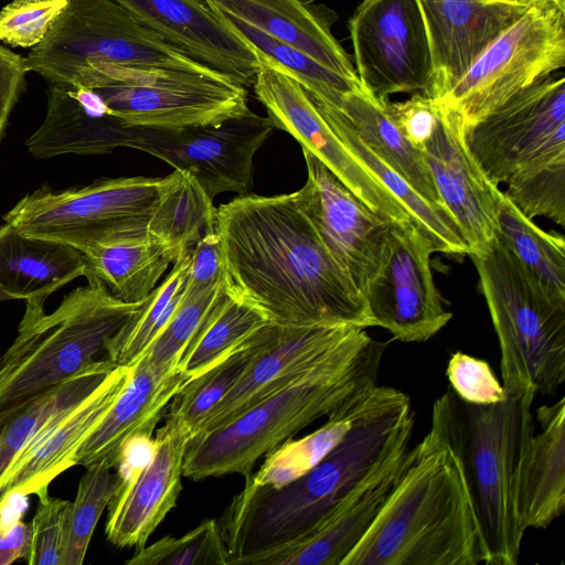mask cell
Returning <instances> with one entry per match:
<instances>
[{
	"label": "cell",
	"mask_w": 565,
	"mask_h": 565,
	"mask_svg": "<svg viewBox=\"0 0 565 565\" xmlns=\"http://www.w3.org/2000/svg\"><path fill=\"white\" fill-rule=\"evenodd\" d=\"M88 286L125 302L145 301L168 267L180 257L163 243L146 237L84 252Z\"/></svg>",
	"instance_id": "cell-29"
},
{
	"label": "cell",
	"mask_w": 565,
	"mask_h": 565,
	"mask_svg": "<svg viewBox=\"0 0 565 565\" xmlns=\"http://www.w3.org/2000/svg\"><path fill=\"white\" fill-rule=\"evenodd\" d=\"M387 342L354 328L326 358L244 411L224 426L193 436L183 477L253 473L258 459L315 420L328 416L351 395L377 384Z\"/></svg>",
	"instance_id": "cell-3"
},
{
	"label": "cell",
	"mask_w": 565,
	"mask_h": 565,
	"mask_svg": "<svg viewBox=\"0 0 565 565\" xmlns=\"http://www.w3.org/2000/svg\"><path fill=\"white\" fill-rule=\"evenodd\" d=\"M70 85L94 90L108 115L131 127L180 129L215 125L252 111L247 88L196 72L90 63Z\"/></svg>",
	"instance_id": "cell-9"
},
{
	"label": "cell",
	"mask_w": 565,
	"mask_h": 565,
	"mask_svg": "<svg viewBox=\"0 0 565 565\" xmlns=\"http://www.w3.org/2000/svg\"><path fill=\"white\" fill-rule=\"evenodd\" d=\"M354 328L359 327L330 322H274L265 347L248 371L207 414L195 435L226 425L265 396L285 386L326 358Z\"/></svg>",
	"instance_id": "cell-21"
},
{
	"label": "cell",
	"mask_w": 565,
	"mask_h": 565,
	"mask_svg": "<svg viewBox=\"0 0 565 565\" xmlns=\"http://www.w3.org/2000/svg\"><path fill=\"white\" fill-rule=\"evenodd\" d=\"M227 288L280 324L374 327L363 296L294 193L237 195L216 207Z\"/></svg>",
	"instance_id": "cell-1"
},
{
	"label": "cell",
	"mask_w": 565,
	"mask_h": 565,
	"mask_svg": "<svg viewBox=\"0 0 565 565\" xmlns=\"http://www.w3.org/2000/svg\"><path fill=\"white\" fill-rule=\"evenodd\" d=\"M150 226V237L172 248L178 256L193 248L216 230V207L190 173L174 170Z\"/></svg>",
	"instance_id": "cell-35"
},
{
	"label": "cell",
	"mask_w": 565,
	"mask_h": 565,
	"mask_svg": "<svg viewBox=\"0 0 565 565\" xmlns=\"http://www.w3.org/2000/svg\"><path fill=\"white\" fill-rule=\"evenodd\" d=\"M311 99L351 153L406 207L434 252L458 256L470 254L457 222L448 212L427 202L398 173L380 160L362 142L338 108Z\"/></svg>",
	"instance_id": "cell-32"
},
{
	"label": "cell",
	"mask_w": 565,
	"mask_h": 565,
	"mask_svg": "<svg viewBox=\"0 0 565 565\" xmlns=\"http://www.w3.org/2000/svg\"><path fill=\"white\" fill-rule=\"evenodd\" d=\"M191 380L182 369L161 371L139 359L110 409L79 446L74 466L106 460L114 468L125 441L141 433L154 434L173 397Z\"/></svg>",
	"instance_id": "cell-25"
},
{
	"label": "cell",
	"mask_w": 565,
	"mask_h": 565,
	"mask_svg": "<svg viewBox=\"0 0 565 565\" xmlns=\"http://www.w3.org/2000/svg\"><path fill=\"white\" fill-rule=\"evenodd\" d=\"M391 386L375 384L351 395L328 415L326 424L300 439H287L265 455L260 468L250 475L256 484L279 488L317 466L348 434L354 423L376 407Z\"/></svg>",
	"instance_id": "cell-31"
},
{
	"label": "cell",
	"mask_w": 565,
	"mask_h": 565,
	"mask_svg": "<svg viewBox=\"0 0 565 565\" xmlns=\"http://www.w3.org/2000/svg\"><path fill=\"white\" fill-rule=\"evenodd\" d=\"M273 129L268 117L253 111L215 125L180 129L126 126L122 147L190 173L213 201L224 192L249 193L254 156Z\"/></svg>",
	"instance_id": "cell-14"
},
{
	"label": "cell",
	"mask_w": 565,
	"mask_h": 565,
	"mask_svg": "<svg viewBox=\"0 0 565 565\" xmlns=\"http://www.w3.org/2000/svg\"><path fill=\"white\" fill-rule=\"evenodd\" d=\"M417 1L429 41L438 100L533 0Z\"/></svg>",
	"instance_id": "cell-22"
},
{
	"label": "cell",
	"mask_w": 565,
	"mask_h": 565,
	"mask_svg": "<svg viewBox=\"0 0 565 565\" xmlns=\"http://www.w3.org/2000/svg\"><path fill=\"white\" fill-rule=\"evenodd\" d=\"M225 285L226 280L194 296L184 292L174 313L141 358L161 371L181 369L180 363L185 351L217 302Z\"/></svg>",
	"instance_id": "cell-42"
},
{
	"label": "cell",
	"mask_w": 565,
	"mask_h": 565,
	"mask_svg": "<svg viewBox=\"0 0 565 565\" xmlns=\"http://www.w3.org/2000/svg\"><path fill=\"white\" fill-rule=\"evenodd\" d=\"M497 223L498 235L512 254L546 285L565 295L564 237L540 228L505 195L499 206Z\"/></svg>",
	"instance_id": "cell-39"
},
{
	"label": "cell",
	"mask_w": 565,
	"mask_h": 565,
	"mask_svg": "<svg viewBox=\"0 0 565 565\" xmlns=\"http://www.w3.org/2000/svg\"><path fill=\"white\" fill-rule=\"evenodd\" d=\"M225 280L223 249L215 230L202 236L191 250L185 294L199 295Z\"/></svg>",
	"instance_id": "cell-48"
},
{
	"label": "cell",
	"mask_w": 565,
	"mask_h": 565,
	"mask_svg": "<svg viewBox=\"0 0 565 565\" xmlns=\"http://www.w3.org/2000/svg\"><path fill=\"white\" fill-rule=\"evenodd\" d=\"M157 439L153 434L141 433L130 437L121 446L114 468L117 469V488L128 486L151 462L157 451Z\"/></svg>",
	"instance_id": "cell-50"
},
{
	"label": "cell",
	"mask_w": 565,
	"mask_h": 565,
	"mask_svg": "<svg viewBox=\"0 0 565 565\" xmlns=\"http://www.w3.org/2000/svg\"><path fill=\"white\" fill-rule=\"evenodd\" d=\"M106 460L86 466L75 499L62 513L60 565L83 564L94 530L117 488L116 475Z\"/></svg>",
	"instance_id": "cell-40"
},
{
	"label": "cell",
	"mask_w": 565,
	"mask_h": 565,
	"mask_svg": "<svg viewBox=\"0 0 565 565\" xmlns=\"http://www.w3.org/2000/svg\"><path fill=\"white\" fill-rule=\"evenodd\" d=\"M409 397L392 387L358 419L311 470L279 488L256 484L250 475L218 522L228 565L287 543L323 520L352 491L409 446L414 428Z\"/></svg>",
	"instance_id": "cell-2"
},
{
	"label": "cell",
	"mask_w": 565,
	"mask_h": 565,
	"mask_svg": "<svg viewBox=\"0 0 565 565\" xmlns=\"http://www.w3.org/2000/svg\"><path fill=\"white\" fill-rule=\"evenodd\" d=\"M191 250L172 265L163 281L106 344L107 358L119 365H134L170 320L186 286Z\"/></svg>",
	"instance_id": "cell-36"
},
{
	"label": "cell",
	"mask_w": 565,
	"mask_h": 565,
	"mask_svg": "<svg viewBox=\"0 0 565 565\" xmlns=\"http://www.w3.org/2000/svg\"><path fill=\"white\" fill-rule=\"evenodd\" d=\"M67 0H13L0 10V42L32 49L40 44L64 12Z\"/></svg>",
	"instance_id": "cell-44"
},
{
	"label": "cell",
	"mask_w": 565,
	"mask_h": 565,
	"mask_svg": "<svg viewBox=\"0 0 565 565\" xmlns=\"http://www.w3.org/2000/svg\"><path fill=\"white\" fill-rule=\"evenodd\" d=\"M85 254L54 239L0 226V291L9 299L45 303L50 295L84 275Z\"/></svg>",
	"instance_id": "cell-28"
},
{
	"label": "cell",
	"mask_w": 565,
	"mask_h": 565,
	"mask_svg": "<svg viewBox=\"0 0 565 565\" xmlns=\"http://www.w3.org/2000/svg\"><path fill=\"white\" fill-rule=\"evenodd\" d=\"M541 430L524 452L516 505L523 527L546 529L565 508V398L536 411Z\"/></svg>",
	"instance_id": "cell-27"
},
{
	"label": "cell",
	"mask_w": 565,
	"mask_h": 565,
	"mask_svg": "<svg viewBox=\"0 0 565 565\" xmlns=\"http://www.w3.org/2000/svg\"><path fill=\"white\" fill-rule=\"evenodd\" d=\"M439 106L437 127L423 147L424 158L444 207L469 246V255L477 254L498 235L497 215L504 194L470 153L462 118Z\"/></svg>",
	"instance_id": "cell-18"
},
{
	"label": "cell",
	"mask_w": 565,
	"mask_h": 565,
	"mask_svg": "<svg viewBox=\"0 0 565 565\" xmlns=\"http://www.w3.org/2000/svg\"><path fill=\"white\" fill-rule=\"evenodd\" d=\"M224 12L287 44L323 66L360 82L352 61L331 31L332 17L307 0H204Z\"/></svg>",
	"instance_id": "cell-26"
},
{
	"label": "cell",
	"mask_w": 565,
	"mask_h": 565,
	"mask_svg": "<svg viewBox=\"0 0 565 565\" xmlns=\"http://www.w3.org/2000/svg\"><path fill=\"white\" fill-rule=\"evenodd\" d=\"M411 458L408 446L300 536L243 558L238 565H342L366 534Z\"/></svg>",
	"instance_id": "cell-20"
},
{
	"label": "cell",
	"mask_w": 565,
	"mask_h": 565,
	"mask_svg": "<svg viewBox=\"0 0 565 565\" xmlns=\"http://www.w3.org/2000/svg\"><path fill=\"white\" fill-rule=\"evenodd\" d=\"M446 375L451 390L467 403L490 405L507 396L489 363L461 351L451 354Z\"/></svg>",
	"instance_id": "cell-45"
},
{
	"label": "cell",
	"mask_w": 565,
	"mask_h": 565,
	"mask_svg": "<svg viewBox=\"0 0 565 565\" xmlns=\"http://www.w3.org/2000/svg\"><path fill=\"white\" fill-rule=\"evenodd\" d=\"M565 65V0H533L437 102L473 122Z\"/></svg>",
	"instance_id": "cell-11"
},
{
	"label": "cell",
	"mask_w": 565,
	"mask_h": 565,
	"mask_svg": "<svg viewBox=\"0 0 565 565\" xmlns=\"http://www.w3.org/2000/svg\"><path fill=\"white\" fill-rule=\"evenodd\" d=\"M164 178H104L85 186L39 188L2 220L18 231L72 245L82 252L150 236L170 184Z\"/></svg>",
	"instance_id": "cell-8"
},
{
	"label": "cell",
	"mask_w": 565,
	"mask_h": 565,
	"mask_svg": "<svg viewBox=\"0 0 565 565\" xmlns=\"http://www.w3.org/2000/svg\"><path fill=\"white\" fill-rule=\"evenodd\" d=\"M116 365L108 358L96 360L44 393L0 411V477L41 428L82 402Z\"/></svg>",
	"instance_id": "cell-33"
},
{
	"label": "cell",
	"mask_w": 565,
	"mask_h": 565,
	"mask_svg": "<svg viewBox=\"0 0 565 565\" xmlns=\"http://www.w3.org/2000/svg\"><path fill=\"white\" fill-rule=\"evenodd\" d=\"M25 57L0 44V142L9 118L26 88Z\"/></svg>",
	"instance_id": "cell-49"
},
{
	"label": "cell",
	"mask_w": 565,
	"mask_h": 565,
	"mask_svg": "<svg viewBox=\"0 0 565 565\" xmlns=\"http://www.w3.org/2000/svg\"><path fill=\"white\" fill-rule=\"evenodd\" d=\"M384 106L387 115L406 139L423 150L439 120L440 106L437 100L422 94H414L404 102L387 100Z\"/></svg>",
	"instance_id": "cell-47"
},
{
	"label": "cell",
	"mask_w": 565,
	"mask_h": 565,
	"mask_svg": "<svg viewBox=\"0 0 565 565\" xmlns=\"http://www.w3.org/2000/svg\"><path fill=\"white\" fill-rule=\"evenodd\" d=\"M302 153L307 181L294 192L296 203L363 296L383 264L395 222L372 211L308 150Z\"/></svg>",
	"instance_id": "cell-17"
},
{
	"label": "cell",
	"mask_w": 565,
	"mask_h": 565,
	"mask_svg": "<svg viewBox=\"0 0 565 565\" xmlns=\"http://www.w3.org/2000/svg\"><path fill=\"white\" fill-rule=\"evenodd\" d=\"M127 565H228L217 520L202 521L180 537L164 536L136 550Z\"/></svg>",
	"instance_id": "cell-43"
},
{
	"label": "cell",
	"mask_w": 565,
	"mask_h": 565,
	"mask_svg": "<svg viewBox=\"0 0 565 565\" xmlns=\"http://www.w3.org/2000/svg\"><path fill=\"white\" fill-rule=\"evenodd\" d=\"M31 525L21 519L4 524L0 520V565H9L20 558L26 561L31 546Z\"/></svg>",
	"instance_id": "cell-51"
},
{
	"label": "cell",
	"mask_w": 565,
	"mask_h": 565,
	"mask_svg": "<svg viewBox=\"0 0 565 565\" xmlns=\"http://www.w3.org/2000/svg\"><path fill=\"white\" fill-rule=\"evenodd\" d=\"M151 462L108 504L105 533L118 547H143L182 491L183 462L192 433L179 418L166 416L156 434Z\"/></svg>",
	"instance_id": "cell-23"
},
{
	"label": "cell",
	"mask_w": 565,
	"mask_h": 565,
	"mask_svg": "<svg viewBox=\"0 0 565 565\" xmlns=\"http://www.w3.org/2000/svg\"><path fill=\"white\" fill-rule=\"evenodd\" d=\"M213 11L231 33L249 47L276 62L303 87L311 98L338 107L344 94L364 89L360 82L352 81L323 66L309 55L270 38L232 15Z\"/></svg>",
	"instance_id": "cell-38"
},
{
	"label": "cell",
	"mask_w": 565,
	"mask_h": 565,
	"mask_svg": "<svg viewBox=\"0 0 565 565\" xmlns=\"http://www.w3.org/2000/svg\"><path fill=\"white\" fill-rule=\"evenodd\" d=\"M90 63L154 66L230 79L139 23L114 0H67L47 36L25 56L26 67L47 84H71Z\"/></svg>",
	"instance_id": "cell-10"
},
{
	"label": "cell",
	"mask_w": 565,
	"mask_h": 565,
	"mask_svg": "<svg viewBox=\"0 0 565 565\" xmlns=\"http://www.w3.org/2000/svg\"><path fill=\"white\" fill-rule=\"evenodd\" d=\"M486 562L459 461L429 433L380 514L342 565H477Z\"/></svg>",
	"instance_id": "cell-4"
},
{
	"label": "cell",
	"mask_w": 565,
	"mask_h": 565,
	"mask_svg": "<svg viewBox=\"0 0 565 565\" xmlns=\"http://www.w3.org/2000/svg\"><path fill=\"white\" fill-rule=\"evenodd\" d=\"M254 52L259 64L254 93L273 127L291 135L376 214L396 223L414 221L406 207L345 147L303 87L276 62Z\"/></svg>",
	"instance_id": "cell-15"
},
{
	"label": "cell",
	"mask_w": 565,
	"mask_h": 565,
	"mask_svg": "<svg viewBox=\"0 0 565 565\" xmlns=\"http://www.w3.org/2000/svg\"><path fill=\"white\" fill-rule=\"evenodd\" d=\"M355 73L381 103L398 93L435 99L425 21L417 0H364L349 21Z\"/></svg>",
	"instance_id": "cell-13"
},
{
	"label": "cell",
	"mask_w": 565,
	"mask_h": 565,
	"mask_svg": "<svg viewBox=\"0 0 565 565\" xmlns=\"http://www.w3.org/2000/svg\"><path fill=\"white\" fill-rule=\"evenodd\" d=\"M535 391L507 392L504 399L476 405L449 386L431 411L429 434L459 461L477 520L487 565H515L525 533L516 505L518 480L534 435Z\"/></svg>",
	"instance_id": "cell-5"
},
{
	"label": "cell",
	"mask_w": 565,
	"mask_h": 565,
	"mask_svg": "<svg viewBox=\"0 0 565 565\" xmlns=\"http://www.w3.org/2000/svg\"><path fill=\"white\" fill-rule=\"evenodd\" d=\"M465 142L499 185L522 168L565 156V78L553 73L463 126Z\"/></svg>",
	"instance_id": "cell-12"
},
{
	"label": "cell",
	"mask_w": 565,
	"mask_h": 565,
	"mask_svg": "<svg viewBox=\"0 0 565 565\" xmlns=\"http://www.w3.org/2000/svg\"><path fill=\"white\" fill-rule=\"evenodd\" d=\"M273 319L227 285L185 351L180 367L191 379L209 371Z\"/></svg>",
	"instance_id": "cell-34"
},
{
	"label": "cell",
	"mask_w": 565,
	"mask_h": 565,
	"mask_svg": "<svg viewBox=\"0 0 565 565\" xmlns=\"http://www.w3.org/2000/svg\"><path fill=\"white\" fill-rule=\"evenodd\" d=\"M39 504L32 519L31 546L26 563L30 565H60L62 513L67 501L49 493L38 497Z\"/></svg>",
	"instance_id": "cell-46"
},
{
	"label": "cell",
	"mask_w": 565,
	"mask_h": 565,
	"mask_svg": "<svg viewBox=\"0 0 565 565\" xmlns=\"http://www.w3.org/2000/svg\"><path fill=\"white\" fill-rule=\"evenodd\" d=\"M139 23L234 83L253 86L255 52L231 33L204 0H114Z\"/></svg>",
	"instance_id": "cell-24"
},
{
	"label": "cell",
	"mask_w": 565,
	"mask_h": 565,
	"mask_svg": "<svg viewBox=\"0 0 565 565\" xmlns=\"http://www.w3.org/2000/svg\"><path fill=\"white\" fill-rule=\"evenodd\" d=\"M335 108L348 118L362 142L380 160L398 173L427 202L448 212L439 199L423 150L399 131L387 115L384 103L365 89H359L344 94Z\"/></svg>",
	"instance_id": "cell-30"
},
{
	"label": "cell",
	"mask_w": 565,
	"mask_h": 565,
	"mask_svg": "<svg viewBox=\"0 0 565 565\" xmlns=\"http://www.w3.org/2000/svg\"><path fill=\"white\" fill-rule=\"evenodd\" d=\"M505 184L504 195L526 217L565 225V156L522 168Z\"/></svg>",
	"instance_id": "cell-41"
},
{
	"label": "cell",
	"mask_w": 565,
	"mask_h": 565,
	"mask_svg": "<svg viewBox=\"0 0 565 565\" xmlns=\"http://www.w3.org/2000/svg\"><path fill=\"white\" fill-rule=\"evenodd\" d=\"M134 365H116L76 406L52 419L19 451L0 477V513L17 495L49 493V484L74 466V456L129 381Z\"/></svg>",
	"instance_id": "cell-19"
},
{
	"label": "cell",
	"mask_w": 565,
	"mask_h": 565,
	"mask_svg": "<svg viewBox=\"0 0 565 565\" xmlns=\"http://www.w3.org/2000/svg\"><path fill=\"white\" fill-rule=\"evenodd\" d=\"M273 323L260 328L212 369L191 380L173 397L166 415L182 420L193 437L207 414L248 371L265 347Z\"/></svg>",
	"instance_id": "cell-37"
},
{
	"label": "cell",
	"mask_w": 565,
	"mask_h": 565,
	"mask_svg": "<svg viewBox=\"0 0 565 565\" xmlns=\"http://www.w3.org/2000/svg\"><path fill=\"white\" fill-rule=\"evenodd\" d=\"M81 287L46 313L25 302L18 334L0 356V411L20 405L75 375L141 307Z\"/></svg>",
	"instance_id": "cell-7"
},
{
	"label": "cell",
	"mask_w": 565,
	"mask_h": 565,
	"mask_svg": "<svg viewBox=\"0 0 565 565\" xmlns=\"http://www.w3.org/2000/svg\"><path fill=\"white\" fill-rule=\"evenodd\" d=\"M469 256L499 340L505 392L554 394L565 380V295L527 269L499 235Z\"/></svg>",
	"instance_id": "cell-6"
},
{
	"label": "cell",
	"mask_w": 565,
	"mask_h": 565,
	"mask_svg": "<svg viewBox=\"0 0 565 565\" xmlns=\"http://www.w3.org/2000/svg\"><path fill=\"white\" fill-rule=\"evenodd\" d=\"M434 249L414 221L393 223L383 264L363 297L374 327L403 342H422L452 318L430 268Z\"/></svg>",
	"instance_id": "cell-16"
}]
</instances>
